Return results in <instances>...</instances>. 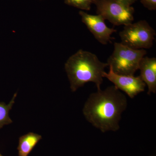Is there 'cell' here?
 Returning a JSON list of instances; mask_svg holds the SVG:
<instances>
[{"label": "cell", "mask_w": 156, "mask_h": 156, "mask_svg": "<svg viewBox=\"0 0 156 156\" xmlns=\"http://www.w3.org/2000/svg\"><path fill=\"white\" fill-rule=\"evenodd\" d=\"M42 136L33 132L21 136L19 138L17 150L18 156H28Z\"/></svg>", "instance_id": "9c48e42d"}, {"label": "cell", "mask_w": 156, "mask_h": 156, "mask_svg": "<svg viewBox=\"0 0 156 156\" xmlns=\"http://www.w3.org/2000/svg\"><path fill=\"white\" fill-rule=\"evenodd\" d=\"M140 77L147 86V94L156 92V58L144 57L140 62Z\"/></svg>", "instance_id": "ba28073f"}, {"label": "cell", "mask_w": 156, "mask_h": 156, "mask_svg": "<svg viewBox=\"0 0 156 156\" xmlns=\"http://www.w3.org/2000/svg\"><path fill=\"white\" fill-rule=\"evenodd\" d=\"M155 36V31L145 20L124 26L119 33L121 43L135 50L152 48Z\"/></svg>", "instance_id": "277c9868"}, {"label": "cell", "mask_w": 156, "mask_h": 156, "mask_svg": "<svg viewBox=\"0 0 156 156\" xmlns=\"http://www.w3.org/2000/svg\"><path fill=\"white\" fill-rule=\"evenodd\" d=\"M103 77L107 78L117 89L125 92L131 98L144 91L146 86L140 76L135 77L118 74L110 68L108 73H104Z\"/></svg>", "instance_id": "8992f818"}, {"label": "cell", "mask_w": 156, "mask_h": 156, "mask_svg": "<svg viewBox=\"0 0 156 156\" xmlns=\"http://www.w3.org/2000/svg\"><path fill=\"white\" fill-rule=\"evenodd\" d=\"M118 1L125 4L126 5L131 6V5L134 4L137 0H118Z\"/></svg>", "instance_id": "4fadbf2b"}, {"label": "cell", "mask_w": 156, "mask_h": 156, "mask_svg": "<svg viewBox=\"0 0 156 156\" xmlns=\"http://www.w3.org/2000/svg\"><path fill=\"white\" fill-rule=\"evenodd\" d=\"M17 95V93L14 94L12 99L8 104L3 102H0V129L4 126L12 123V120L9 117V113L15 102Z\"/></svg>", "instance_id": "30bf717a"}, {"label": "cell", "mask_w": 156, "mask_h": 156, "mask_svg": "<svg viewBox=\"0 0 156 156\" xmlns=\"http://www.w3.org/2000/svg\"><path fill=\"white\" fill-rule=\"evenodd\" d=\"M107 63L102 62L96 55L80 49L70 56L65 64L71 90L76 92L89 82L94 83L97 89L103 83Z\"/></svg>", "instance_id": "7a4b0ae2"}, {"label": "cell", "mask_w": 156, "mask_h": 156, "mask_svg": "<svg viewBox=\"0 0 156 156\" xmlns=\"http://www.w3.org/2000/svg\"><path fill=\"white\" fill-rule=\"evenodd\" d=\"M140 2L143 6L149 10H156V0H140Z\"/></svg>", "instance_id": "7c38bea8"}, {"label": "cell", "mask_w": 156, "mask_h": 156, "mask_svg": "<svg viewBox=\"0 0 156 156\" xmlns=\"http://www.w3.org/2000/svg\"><path fill=\"white\" fill-rule=\"evenodd\" d=\"M94 4L96 6L97 14L114 25H128L134 20V8L118 0H96Z\"/></svg>", "instance_id": "5b68a950"}, {"label": "cell", "mask_w": 156, "mask_h": 156, "mask_svg": "<svg viewBox=\"0 0 156 156\" xmlns=\"http://www.w3.org/2000/svg\"><path fill=\"white\" fill-rule=\"evenodd\" d=\"M0 156H3L2 155V154H0Z\"/></svg>", "instance_id": "5bb4252c"}, {"label": "cell", "mask_w": 156, "mask_h": 156, "mask_svg": "<svg viewBox=\"0 0 156 156\" xmlns=\"http://www.w3.org/2000/svg\"><path fill=\"white\" fill-rule=\"evenodd\" d=\"M96 0H64V2L68 5L75 7L82 10L89 11L91 5Z\"/></svg>", "instance_id": "8fae6325"}, {"label": "cell", "mask_w": 156, "mask_h": 156, "mask_svg": "<svg viewBox=\"0 0 156 156\" xmlns=\"http://www.w3.org/2000/svg\"><path fill=\"white\" fill-rule=\"evenodd\" d=\"M79 14L81 17L82 21L86 26L94 37L101 44L106 45L111 42V35L117 30L113 28H109L105 24V19L100 14L91 15L83 11H80Z\"/></svg>", "instance_id": "52a82bcc"}, {"label": "cell", "mask_w": 156, "mask_h": 156, "mask_svg": "<svg viewBox=\"0 0 156 156\" xmlns=\"http://www.w3.org/2000/svg\"><path fill=\"white\" fill-rule=\"evenodd\" d=\"M146 54L144 49L135 50L121 43H115L114 50L107 63L115 73L134 76L139 69L141 59Z\"/></svg>", "instance_id": "3957f363"}, {"label": "cell", "mask_w": 156, "mask_h": 156, "mask_svg": "<svg viewBox=\"0 0 156 156\" xmlns=\"http://www.w3.org/2000/svg\"><path fill=\"white\" fill-rule=\"evenodd\" d=\"M127 105L126 95L112 86L90 94L84 105L83 114L89 122L101 132L116 131Z\"/></svg>", "instance_id": "6da1fadb"}]
</instances>
